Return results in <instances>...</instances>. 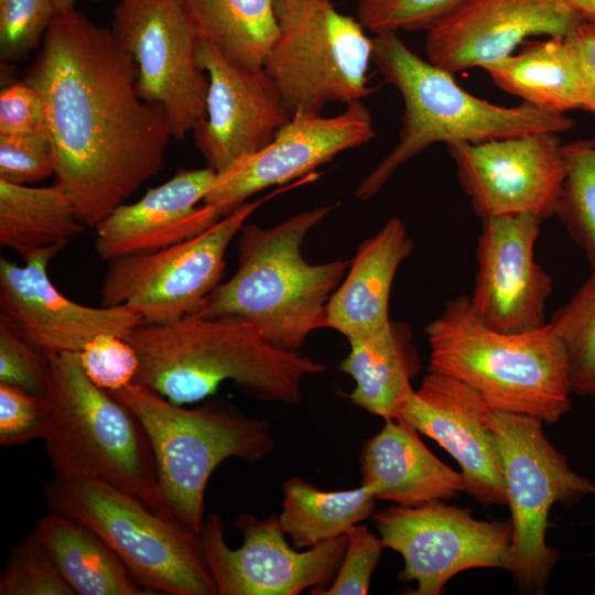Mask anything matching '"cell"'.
<instances>
[{"mask_svg": "<svg viewBox=\"0 0 595 595\" xmlns=\"http://www.w3.org/2000/svg\"><path fill=\"white\" fill-rule=\"evenodd\" d=\"M50 426L45 397L0 383V444L13 446L44 440Z\"/></svg>", "mask_w": 595, "mask_h": 595, "instance_id": "obj_38", "label": "cell"}, {"mask_svg": "<svg viewBox=\"0 0 595 595\" xmlns=\"http://www.w3.org/2000/svg\"><path fill=\"white\" fill-rule=\"evenodd\" d=\"M57 12V14L71 11L75 9L76 0H51Z\"/></svg>", "mask_w": 595, "mask_h": 595, "instance_id": "obj_44", "label": "cell"}, {"mask_svg": "<svg viewBox=\"0 0 595 595\" xmlns=\"http://www.w3.org/2000/svg\"><path fill=\"white\" fill-rule=\"evenodd\" d=\"M198 41L227 60L262 68L280 32L278 0H181Z\"/></svg>", "mask_w": 595, "mask_h": 595, "instance_id": "obj_28", "label": "cell"}, {"mask_svg": "<svg viewBox=\"0 0 595 595\" xmlns=\"http://www.w3.org/2000/svg\"><path fill=\"white\" fill-rule=\"evenodd\" d=\"M500 89L539 108L583 109L585 91L575 53L565 36L526 41L520 51L484 68Z\"/></svg>", "mask_w": 595, "mask_h": 595, "instance_id": "obj_26", "label": "cell"}, {"mask_svg": "<svg viewBox=\"0 0 595 595\" xmlns=\"http://www.w3.org/2000/svg\"><path fill=\"white\" fill-rule=\"evenodd\" d=\"M55 172V154L47 132L0 134V180L29 185Z\"/></svg>", "mask_w": 595, "mask_h": 595, "instance_id": "obj_37", "label": "cell"}, {"mask_svg": "<svg viewBox=\"0 0 595 595\" xmlns=\"http://www.w3.org/2000/svg\"><path fill=\"white\" fill-rule=\"evenodd\" d=\"M126 339L139 358L133 382L180 405L214 394L227 380L258 399L298 404L303 379L325 370L229 318L192 314L166 324L143 322Z\"/></svg>", "mask_w": 595, "mask_h": 595, "instance_id": "obj_2", "label": "cell"}, {"mask_svg": "<svg viewBox=\"0 0 595 595\" xmlns=\"http://www.w3.org/2000/svg\"><path fill=\"white\" fill-rule=\"evenodd\" d=\"M565 180L556 215L595 267V140L564 144Z\"/></svg>", "mask_w": 595, "mask_h": 595, "instance_id": "obj_32", "label": "cell"}, {"mask_svg": "<svg viewBox=\"0 0 595 595\" xmlns=\"http://www.w3.org/2000/svg\"><path fill=\"white\" fill-rule=\"evenodd\" d=\"M548 323L565 347L572 392L595 398V267Z\"/></svg>", "mask_w": 595, "mask_h": 595, "instance_id": "obj_31", "label": "cell"}, {"mask_svg": "<svg viewBox=\"0 0 595 595\" xmlns=\"http://www.w3.org/2000/svg\"><path fill=\"white\" fill-rule=\"evenodd\" d=\"M333 209L300 212L272 227L245 224L238 232V268L219 283L195 315L236 320L270 344L298 351L309 335L326 326L327 303L350 260L310 263L302 244Z\"/></svg>", "mask_w": 595, "mask_h": 595, "instance_id": "obj_3", "label": "cell"}, {"mask_svg": "<svg viewBox=\"0 0 595 595\" xmlns=\"http://www.w3.org/2000/svg\"><path fill=\"white\" fill-rule=\"evenodd\" d=\"M372 520L385 548L403 558L398 577L416 582L412 595H440L453 576L469 569L510 571V519L479 520L469 508L433 500L414 507L391 506L376 511Z\"/></svg>", "mask_w": 595, "mask_h": 595, "instance_id": "obj_12", "label": "cell"}, {"mask_svg": "<svg viewBox=\"0 0 595 595\" xmlns=\"http://www.w3.org/2000/svg\"><path fill=\"white\" fill-rule=\"evenodd\" d=\"M542 220L533 215L482 219L470 305L487 326L507 333L547 324L552 277L536 261Z\"/></svg>", "mask_w": 595, "mask_h": 595, "instance_id": "obj_19", "label": "cell"}, {"mask_svg": "<svg viewBox=\"0 0 595 595\" xmlns=\"http://www.w3.org/2000/svg\"><path fill=\"white\" fill-rule=\"evenodd\" d=\"M87 377L99 388L112 391L134 381L139 358L133 346L123 337L101 334L79 351Z\"/></svg>", "mask_w": 595, "mask_h": 595, "instance_id": "obj_36", "label": "cell"}, {"mask_svg": "<svg viewBox=\"0 0 595 595\" xmlns=\"http://www.w3.org/2000/svg\"><path fill=\"white\" fill-rule=\"evenodd\" d=\"M487 400L468 385L428 370L399 419L436 441L459 465L464 491L484 507L507 505L496 437L486 422Z\"/></svg>", "mask_w": 595, "mask_h": 595, "instance_id": "obj_21", "label": "cell"}, {"mask_svg": "<svg viewBox=\"0 0 595 595\" xmlns=\"http://www.w3.org/2000/svg\"><path fill=\"white\" fill-rule=\"evenodd\" d=\"M277 193L244 203L195 237L158 251L109 261L99 291L101 305H125L150 324H166L195 314L220 283L234 237L247 218Z\"/></svg>", "mask_w": 595, "mask_h": 595, "instance_id": "obj_11", "label": "cell"}, {"mask_svg": "<svg viewBox=\"0 0 595 595\" xmlns=\"http://www.w3.org/2000/svg\"><path fill=\"white\" fill-rule=\"evenodd\" d=\"M196 60L206 73V113L194 129L195 143L216 173L264 148L291 115L264 68H247L203 41Z\"/></svg>", "mask_w": 595, "mask_h": 595, "instance_id": "obj_18", "label": "cell"}, {"mask_svg": "<svg viewBox=\"0 0 595 595\" xmlns=\"http://www.w3.org/2000/svg\"><path fill=\"white\" fill-rule=\"evenodd\" d=\"M1 595H75L44 545L31 533L14 549L0 576Z\"/></svg>", "mask_w": 595, "mask_h": 595, "instance_id": "obj_33", "label": "cell"}, {"mask_svg": "<svg viewBox=\"0 0 595 595\" xmlns=\"http://www.w3.org/2000/svg\"><path fill=\"white\" fill-rule=\"evenodd\" d=\"M349 353L339 369L355 381L348 399L385 420L399 419L402 405L414 391L410 380L419 369L412 333L404 323L348 340Z\"/></svg>", "mask_w": 595, "mask_h": 595, "instance_id": "obj_25", "label": "cell"}, {"mask_svg": "<svg viewBox=\"0 0 595 595\" xmlns=\"http://www.w3.org/2000/svg\"><path fill=\"white\" fill-rule=\"evenodd\" d=\"M48 371L47 355L0 318V383L45 397Z\"/></svg>", "mask_w": 595, "mask_h": 595, "instance_id": "obj_39", "label": "cell"}, {"mask_svg": "<svg viewBox=\"0 0 595 595\" xmlns=\"http://www.w3.org/2000/svg\"><path fill=\"white\" fill-rule=\"evenodd\" d=\"M111 31L133 61L139 95L163 109L172 138L194 131L206 113L208 79L182 1L119 0Z\"/></svg>", "mask_w": 595, "mask_h": 595, "instance_id": "obj_13", "label": "cell"}, {"mask_svg": "<svg viewBox=\"0 0 595 595\" xmlns=\"http://www.w3.org/2000/svg\"><path fill=\"white\" fill-rule=\"evenodd\" d=\"M279 522L296 549H310L347 532L368 518L377 499L375 489L361 484L347 490L325 491L292 477L282 485Z\"/></svg>", "mask_w": 595, "mask_h": 595, "instance_id": "obj_30", "label": "cell"}, {"mask_svg": "<svg viewBox=\"0 0 595 595\" xmlns=\"http://www.w3.org/2000/svg\"><path fill=\"white\" fill-rule=\"evenodd\" d=\"M565 37L581 71L585 91L584 110L595 115V19L582 21Z\"/></svg>", "mask_w": 595, "mask_h": 595, "instance_id": "obj_42", "label": "cell"}, {"mask_svg": "<svg viewBox=\"0 0 595 595\" xmlns=\"http://www.w3.org/2000/svg\"><path fill=\"white\" fill-rule=\"evenodd\" d=\"M216 172L206 166L180 170L148 190L136 203L122 204L97 225L95 250L111 261L149 253L195 237L217 223L219 210L203 204Z\"/></svg>", "mask_w": 595, "mask_h": 595, "instance_id": "obj_22", "label": "cell"}, {"mask_svg": "<svg viewBox=\"0 0 595 595\" xmlns=\"http://www.w3.org/2000/svg\"><path fill=\"white\" fill-rule=\"evenodd\" d=\"M278 17L280 32L263 68L291 117L322 113L331 102L347 105L371 93L374 39L358 19L331 0H278Z\"/></svg>", "mask_w": 595, "mask_h": 595, "instance_id": "obj_9", "label": "cell"}, {"mask_svg": "<svg viewBox=\"0 0 595 595\" xmlns=\"http://www.w3.org/2000/svg\"><path fill=\"white\" fill-rule=\"evenodd\" d=\"M142 424L156 465L163 500L174 519L196 534L213 472L227 458L255 463L274 448L271 424L226 405L187 409L131 382L108 391Z\"/></svg>", "mask_w": 595, "mask_h": 595, "instance_id": "obj_7", "label": "cell"}, {"mask_svg": "<svg viewBox=\"0 0 595 595\" xmlns=\"http://www.w3.org/2000/svg\"><path fill=\"white\" fill-rule=\"evenodd\" d=\"M50 511L96 533L153 594L217 595L198 534L99 480L55 476L43 486Z\"/></svg>", "mask_w": 595, "mask_h": 595, "instance_id": "obj_8", "label": "cell"}, {"mask_svg": "<svg viewBox=\"0 0 595 595\" xmlns=\"http://www.w3.org/2000/svg\"><path fill=\"white\" fill-rule=\"evenodd\" d=\"M46 355L50 426L44 442L55 476L107 483L174 519L161 495L155 458L137 416L87 377L79 353Z\"/></svg>", "mask_w": 595, "mask_h": 595, "instance_id": "obj_6", "label": "cell"}, {"mask_svg": "<svg viewBox=\"0 0 595 595\" xmlns=\"http://www.w3.org/2000/svg\"><path fill=\"white\" fill-rule=\"evenodd\" d=\"M424 332L428 370L468 385L495 409L547 424L571 410L567 354L549 323L526 332L496 331L478 318L469 296L461 295Z\"/></svg>", "mask_w": 595, "mask_h": 595, "instance_id": "obj_5", "label": "cell"}, {"mask_svg": "<svg viewBox=\"0 0 595 595\" xmlns=\"http://www.w3.org/2000/svg\"><path fill=\"white\" fill-rule=\"evenodd\" d=\"M77 595H153L113 551L79 521L50 511L33 532Z\"/></svg>", "mask_w": 595, "mask_h": 595, "instance_id": "obj_27", "label": "cell"}, {"mask_svg": "<svg viewBox=\"0 0 595 595\" xmlns=\"http://www.w3.org/2000/svg\"><path fill=\"white\" fill-rule=\"evenodd\" d=\"M47 132L40 94L26 82L6 86L0 94V134Z\"/></svg>", "mask_w": 595, "mask_h": 595, "instance_id": "obj_41", "label": "cell"}, {"mask_svg": "<svg viewBox=\"0 0 595 595\" xmlns=\"http://www.w3.org/2000/svg\"><path fill=\"white\" fill-rule=\"evenodd\" d=\"M576 12L595 19V0H565Z\"/></svg>", "mask_w": 595, "mask_h": 595, "instance_id": "obj_43", "label": "cell"}, {"mask_svg": "<svg viewBox=\"0 0 595 595\" xmlns=\"http://www.w3.org/2000/svg\"><path fill=\"white\" fill-rule=\"evenodd\" d=\"M57 12L51 0H0V55L14 62L34 50Z\"/></svg>", "mask_w": 595, "mask_h": 595, "instance_id": "obj_35", "label": "cell"}, {"mask_svg": "<svg viewBox=\"0 0 595 595\" xmlns=\"http://www.w3.org/2000/svg\"><path fill=\"white\" fill-rule=\"evenodd\" d=\"M65 246L39 250L22 267L0 259V318L45 354L79 353L101 334L126 338L143 323L139 313L125 305H83L53 285L47 266Z\"/></svg>", "mask_w": 595, "mask_h": 595, "instance_id": "obj_17", "label": "cell"}, {"mask_svg": "<svg viewBox=\"0 0 595 595\" xmlns=\"http://www.w3.org/2000/svg\"><path fill=\"white\" fill-rule=\"evenodd\" d=\"M234 526L244 543L231 549L221 519L210 513L198 534L217 595H298L323 589L339 567L348 537L340 536L298 552L285 540L279 516L239 515Z\"/></svg>", "mask_w": 595, "mask_h": 595, "instance_id": "obj_14", "label": "cell"}, {"mask_svg": "<svg viewBox=\"0 0 595 595\" xmlns=\"http://www.w3.org/2000/svg\"><path fill=\"white\" fill-rule=\"evenodd\" d=\"M25 82L44 104L54 185L96 228L160 171L172 138L166 116L139 95L112 31L76 9L54 18Z\"/></svg>", "mask_w": 595, "mask_h": 595, "instance_id": "obj_1", "label": "cell"}, {"mask_svg": "<svg viewBox=\"0 0 595 595\" xmlns=\"http://www.w3.org/2000/svg\"><path fill=\"white\" fill-rule=\"evenodd\" d=\"M347 547L333 583L315 595H366L372 572L377 567L382 549L377 538L364 524H356L347 532Z\"/></svg>", "mask_w": 595, "mask_h": 595, "instance_id": "obj_40", "label": "cell"}, {"mask_svg": "<svg viewBox=\"0 0 595 595\" xmlns=\"http://www.w3.org/2000/svg\"><path fill=\"white\" fill-rule=\"evenodd\" d=\"M556 132H536L479 143L446 145L459 184L483 219L556 215L566 166Z\"/></svg>", "mask_w": 595, "mask_h": 595, "instance_id": "obj_15", "label": "cell"}, {"mask_svg": "<svg viewBox=\"0 0 595 595\" xmlns=\"http://www.w3.org/2000/svg\"><path fill=\"white\" fill-rule=\"evenodd\" d=\"M418 433L405 421L390 419L365 442L359 456L361 484L371 486L377 499L414 507L464 491L462 473L440 461Z\"/></svg>", "mask_w": 595, "mask_h": 595, "instance_id": "obj_24", "label": "cell"}, {"mask_svg": "<svg viewBox=\"0 0 595 595\" xmlns=\"http://www.w3.org/2000/svg\"><path fill=\"white\" fill-rule=\"evenodd\" d=\"M464 0H358L357 19L376 34L428 31Z\"/></svg>", "mask_w": 595, "mask_h": 595, "instance_id": "obj_34", "label": "cell"}, {"mask_svg": "<svg viewBox=\"0 0 595 595\" xmlns=\"http://www.w3.org/2000/svg\"><path fill=\"white\" fill-rule=\"evenodd\" d=\"M286 1H289V2H294V1H299V0H286Z\"/></svg>", "mask_w": 595, "mask_h": 595, "instance_id": "obj_45", "label": "cell"}, {"mask_svg": "<svg viewBox=\"0 0 595 595\" xmlns=\"http://www.w3.org/2000/svg\"><path fill=\"white\" fill-rule=\"evenodd\" d=\"M486 422L497 441L511 511L510 572L520 592L542 594L560 559L547 543L550 508L555 502L571 508L595 494V484L570 468L540 419L490 407Z\"/></svg>", "mask_w": 595, "mask_h": 595, "instance_id": "obj_10", "label": "cell"}, {"mask_svg": "<svg viewBox=\"0 0 595 595\" xmlns=\"http://www.w3.org/2000/svg\"><path fill=\"white\" fill-rule=\"evenodd\" d=\"M592 556H595V553H592Z\"/></svg>", "mask_w": 595, "mask_h": 595, "instance_id": "obj_47", "label": "cell"}, {"mask_svg": "<svg viewBox=\"0 0 595 595\" xmlns=\"http://www.w3.org/2000/svg\"><path fill=\"white\" fill-rule=\"evenodd\" d=\"M375 136L371 113L361 100L331 117L295 115L264 148L216 173L203 202L224 217L256 193L312 175L320 165Z\"/></svg>", "mask_w": 595, "mask_h": 595, "instance_id": "obj_16", "label": "cell"}, {"mask_svg": "<svg viewBox=\"0 0 595 595\" xmlns=\"http://www.w3.org/2000/svg\"><path fill=\"white\" fill-rule=\"evenodd\" d=\"M95 1H105V0H95Z\"/></svg>", "mask_w": 595, "mask_h": 595, "instance_id": "obj_46", "label": "cell"}, {"mask_svg": "<svg viewBox=\"0 0 595 595\" xmlns=\"http://www.w3.org/2000/svg\"><path fill=\"white\" fill-rule=\"evenodd\" d=\"M372 63L402 97V126L396 147L358 185L359 201L378 194L400 166L435 143H479L545 131L562 133L574 126L565 113L527 102L499 106L469 94L454 74L420 57L394 32L376 34Z\"/></svg>", "mask_w": 595, "mask_h": 595, "instance_id": "obj_4", "label": "cell"}, {"mask_svg": "<svg viewBox=\"0 0 595 595\" xmlns=\"http://www.w3.org/2000/svg\"><path fill=\"white\" fill-rule=\"evenodd\" d=\"M85 229L56 185L33 187L0 180V244L24 260L39 250L68 245Z\"/></svg>", "mask_w": 595, "mask_h": 595, "instance_id": "obj_29", "label": "cell"}, {"mask_svg": "<svg viewBox=\"0 0 595 595\" xmlns=\"http://www.w3.org/2000/svg\"><path fill=\"white\" fill-rule=\"evenodd\" d=\"M412 249L413 242L407 227L396 216L389 218L374 236L365 239L327 303L325 327L351 340L389 325L391 286L399 266Z\"/></svg>", "mask_w": 595, "mask_h": 595, "instance_id": "obj_23", "label": "cell"}, {"mask_svg": "<svg viewBox=\"0 0 595 595\" xmlns=\"http://www.w3.org/2000/svg\"><path fill=\"white\" fill-rule=\"evenodd\" d=\"M588 19L565 0H464L426 31V60L452 74L484 68L530 36H566Z\"/></svg>", "mask_w": 595, "mask_h": 595, "instance_id": "obj_20", "label": "cell"}]
</instances>
